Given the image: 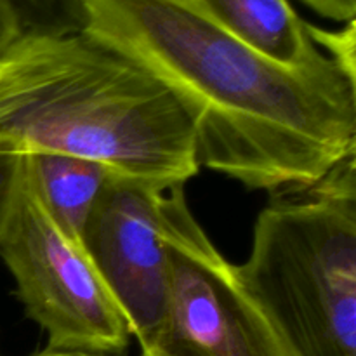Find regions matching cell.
<instances>
[{"label": "cell", "instance_id": "1", "mask_svg": "<svg viewBox=\"0 0 356 356\" xmlns=\"http://www.w3.org/2000/svg\"><path fill=\"white\" fill-rule=\"evenodd\" d=\"M82 33L132 59L193 122L198 167L270 193L356 153V76L325 56L278 65L179 0H83Z\"/></svg>", "mask_w": 356, "mask_h": 356}, {"label": "cell", "instance_id": "2", "mask_svg": "<svg viewBox=\"0 0 356 356\" xmlns=\"http://www.w3.org/2000/svg\"><path fill=\"white\" fill-rule=\"evenodd\" d=\"M0 153L82 156L163 191L200 169L176 96L82 31L21 33L0 52Z\"/></svg>", "mask_w": 356, "mask_h": 356}, {"label": "cell", "instance_id": "3", "mask_svg": "<svg viewBox=\"0 0 356 356\" xmlns=\"http://www.w3.org/2000/svg\"><path fill=\"white\" fill-rule=\"evenodd\" d=\"M240 282L291 356H356V153L273 193Z\"/></svg>", "mask_w": 356, "mask_h": 356}, {"label": "cell", "instance_id": "4", "mask_svg": "<svg viewBox=\"0 0 356 356\" xmlns=\"http://www.w3.org/2000/svg\"><path fill=\"white\" fill-rule=\"evenodd\" d=\"M0 257L16 282L30 320L47 334V351L120 356L131 330L83 247L73 243L44 211L26 176L6 229Z\"/></svg>", "mask_w": 356, "mask_h": 356}, {"label": "cell", "instance_id": "5", "mask_svg": "<svg viewBox=\"0 0 356 356\" xmlns=\"http://www.w3.org/2000/svg\"><path fill=\"white\" fill-rule=\"evenodd\" d=\"M163 242L169 261V325L141 356H291L204 232L184 184L163 191Z\"/></svg>", "mask_w": 356, "mask_h": 356}, {"label": "cell", "instance_id": "6", "mask_svg": "<svg viewBox=\"0 0 356 356\" xmlns=\"http://www.w3.org/2000/svg\"><path fill=\"white\" fill-rule=\"evenodd\" d=\"M82 247L138 339L141 355H148L169 325L163 190L124 176L111 177L87 221Z\"/></svg>", "mask_w": 356, "mask_h": 356}, {"label": "cell", "instance_id": "7", "mask_svg": "<svg viewBox=\"0 0 356 356\" xmlns=\"http://www.w3.org/2000/svg\"><path fill=\"white\" fill-rule=\"evenodd\" d=\"M242 42L257 54L278 65H313L325 58L306 31L289 0H179Z\"/></svg>", "mask_w": 356, "mask_h": 356}, {"label": "cell", "instance_id": "8", "mask_svg": "<svg viewBox=\"0 0 356 356\" xmlns=\"http://www.w3.org/2000/svg\"><path fill=\"white\" fill-rule=\"evenodd\" d=\"M23 169L44 211L82 247L87 221L106 184L118 174L94 160L61 153L23 155Z\"/></svg>", "mask_w": 356, "mask_h": 356}, {"label": "cell", "instance_id": "9", "mask_svg": "<svg viewBox=\"0 0 356 356\" xmlns=\"http://www.w3.org/2000/svg\"><path fill=\"white\" fill-rule=\"evenodd\" d=\"M21 33L66 35L83 28V0H9Z\"/></svg>", "mask_w": 356, "mask_h": 356}, {"label": "cell", "instance_id": "10", "mask_svg": "<svg viewBox=\"0 0 356 356\" xmlns=\"http://www.w3.org/2000/svg\"><path fill=\"white\" fill-rule=\"evenodd\" d=\"M306 31L313 44L325 52L330 59L337 63L343 70H346L350 75L356 76V59H355V42H356V28L355 19L348 21L343 30L330 31L323 28L315 26L312 23H306Z\"/></svg>", "mask_w": 356, "mask_h": 356}, {"label": "cell", "instance_id": "11", "mask_svg": "<svg viewBox=\"0 0 356 356\" xmlns=\"http://www.w3.org/2000/svg\"><path fill=\"white\" fill-rule=\"evenodd\" d=\"M21 176H23V155L0 153V236L13 212Z\"/></svg>", "mask_w": 356, "mask_h": 356}, {"label": "cell", "instance_id": "12", "mask_svg": "<svg viewBox=\"0 0 356 356\" xmlns=\"http://www.w3.org/2000/svg\"><path fill=\"white\" fill-rule=\"evenodd\" d=\"M308 9L325 19L348 23L356 16V0H301Z\"/></svg>", "mask_w": 356, "mask_h": 356}, {"label": "cell", "instance_id": "13", "mask_svg": "<svg viewBox=\"0 0 356 356\" xmlns=\"http://www.w3.org/2000/svg\"><path fill=\"white\" fill-rule=\"evenodd\" d=\"M21 35L19 21L9 0H0V52L6 51Z\"/></svg>", "mask_w": 356, "mask_h": 356}, {"label": "cell", "instance_id": "14", "mask_svg": "<svg viewBox=\"0 0 356 356\" xmlns=\"http://www.w3.org/2000/svg\"><path fill=\"white\" fill-rule=\"evenodd\" d=\"M35 356H94V355H86V353H70V351H42V353Z\"/></svg>", "mask_w": 356, "mask_h": 356}]
</instances>
